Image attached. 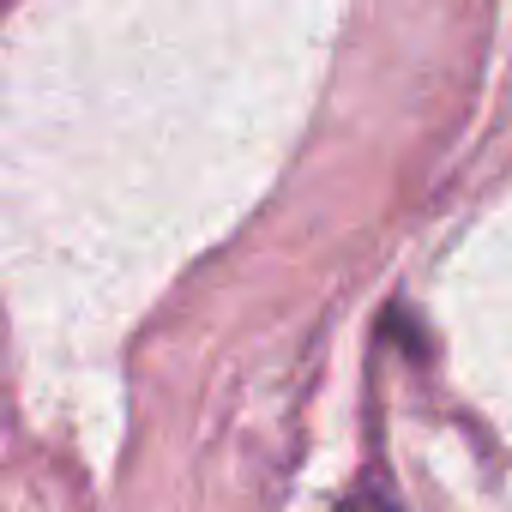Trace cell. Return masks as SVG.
I'll list each match as a JSON object with an SVG mask.
<instances>
[]
</instances>
